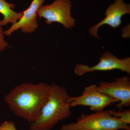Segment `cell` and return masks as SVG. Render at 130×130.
<instances>
[{
    "label": "cell",
    "instance_id": "ba28073f",
    "mask_svg": "<svg viewBox=\"0 0 130 130\" xmlns=\"http://www.w3.org/2000/svg\"><path fill=\"white\" fill-rule=\"evenodd\" d=\"M130 5L125 3L124 0H115L107 8L105 13V18L95 25L91 27L89 30L91 36L100 38L97 34L98 29L104 25H107L115 28L122 24L121 18L125 14H130Z\"/></svg>",
    "mask_w": 130,
    "mask_h": 130
},
{
    "label": "cell",
    "instance_id": "277c9868",
    "mask_svg": "<svg viewBox=\"0 0 130 130\" xmlns=\"http://www.w3.org/2000/svg\"><path fill=\"white\" fill-rule=\"evenodd\" d=\"M72 6L70 0H55L50 5L41 7L38 10L37 15L40 19H46L47 24L57 22L66 29H71L76 24V20L71 14Z\"/></svg>",
    "mask_w": 130,
    "mask_h": 130
},
{
    "label": "cell",
    "instance_id": "6da1fadb",
    "mask_svg": "<svg viewBox=\"0 0 130 130\" xmlns=\"http://www.w3.org/2000/svg\"><path fill=\"white\" fill-rule=\"evenodd\" d=\"M51 89V85L43 82L22 84L5 96V102L16 116L31 123L37 118L46 103Z\"/></svg>",
    "mask_w": 130,
    "mask_h": 130
},
{
    "label": "cell",
    "instance_id": "7c38bea8",
    "mask_svg": "<svg viewBox=\"0 0 130 130\" xmlns=\"http://www.w3.org/2000/svg\"><path fill=\"white\" fill-rule=\"evenodd\" d=\"M5 31L0 24V53L4 50L6 47H9V44L5 40Z\"/></svg>",
    "mask_w": 130,
    "mask_h": 130
},
{
    "label": "cell",
    "instance_id": "4fadbf2b",
    "mask_svg": "<svg viewBox=\"0 0 130 130\" xmlns=\"http://www.w3.org/2000/svg\"><path fill=\"white\" fill-rule=\"evenodd\" d=\"M0 130H17L12 121H6L0 125Z\"/></svg>",
    "mask_w": 130,
    "mask_h": 130
},
{
    "label": "cell",
    "instance_id": "8fae6325",
    "mask_svg": "<svg viewBox=\"0 0 130 130\" xmlns=\"http://www.w3.org/2000/svg\"><path fill=\"white\" fill-rule=\"evenodd\" d=\"M109 114L111 116L119 119L128 124H130V110H124L123 111H115L113 110H108Z\"/></svg>",
    "mask_w": 130,
    "mask_h": 130
},
{
    "label": "cell",
    "instance_id": "9c48e42d",
    "mask_svg": "<svg viewBox=\"0 0 130 130\" xmlns=\"http://www.w3.org/2000/svg\"><path fill=\"white\" fill-rule=\"evenodd\" d=\"M45 0H33L28 9L23 12V15L18 22L5 31V35L9 36L15 31L20 29L24 33L35 32L38 27L37 12Z\"/></svg>",
    "mask_w": 130,
    "mask_h": 130
},
{
    "label": "cell",
    "instance_id": "5b68a950",
    "mask_svg": "<svg viewBox=\"0 0 130 130\" xmlns=\"http://www.w3.org/2000/svg\"><path fill=\"white\" fill-rule=\"evenodd\" d=\"M67 101L71 108L77 106H88L91 111L94 112L102 111L107 106L119 102L116 99L100 92L95 84L86 87L79 96H69Z\"/></svg>",
    "mask_w": 130,
    "mask_h": 130
},
{
    "label": "cell",
    "instance_id": "8992f818",
    "mask_svg": "<svg viewBox=\"0 0 130 130\" xmlns=\"http://www.w3.org/2000/svg\"><path fill=\"white\" fill-rule=\"evenodd\" d=\"M118 70L130 74V58L120 59L109 51H105L100 58L96 65L90 67L83 64H77L74 67V73L81 76L89 73L95 71H108Z\"/></svg>",
    "mask_w": 130,
    "mask_h": 130
},
{
    "label": "cell",
    "instance_id": "30bf717a",
    "mask_svg": "<svg viewBox=\"0 0 130 130\" xmlns=\"http://www.w3.org/2000/svg\"><path fill=\"white\" fill-rule=\"evenodd\" d=\"M15 6L13 3H8L5 0H0V13L3 16V19L0 21L2 26L6 25L9 23L14 24L23 16V12H16L13 10Z\"/></svg>",
    "mask_w": 130,
    "mask_h": 130
},
{
    "label": "cell",
    "instance_id": "52a82bcc",
    "mask_svg": "<svg viewBox=\"0 0 130 130\" xmlns=\"http://www.w3.org/2000/svg\"><path fill=\"white\" fill-rule=\"evenodd\" d=\"M98 88L101 93L119 101L116 107L119 111H122L123 107L130 106V79L128 76L118 78L109 82L101 81Z\"/></svg>",
    "mask_w": 130,
    "mask_h": 130
},
{
    "label": "cell",
    "instance_id": "7a4b0ae2",
    "mask_svg": "<svg viewBox=\"0 0 130 130\" xmlns=\"http://www.w3.org/2000/svg\"><path fill=\"white\" fill-rule=\"evenodd\" d=\"M50 94L37 118L30 123V130H51L59 122L71 115L66 89L52 83Z\"/></svg>",
    "mask_w": 130,
    "mask_h": 130
},
{
    "label": "cell",
    "instance_id": "3957f363",
    "mask_svg": "<svg viewBox=\"0 0 130 130\" xmlns=\"http://www.w3.org/2000/svg\"><path fill=\"white\" fill-rule=\"evenodd\" d=\"M130 130L129 124L111 116L108 110L82 113L75 123L64 124L60 130Z\"/></svg>",
    "mask_w": 130,
    "mask_h": 130
}]
</instances>
